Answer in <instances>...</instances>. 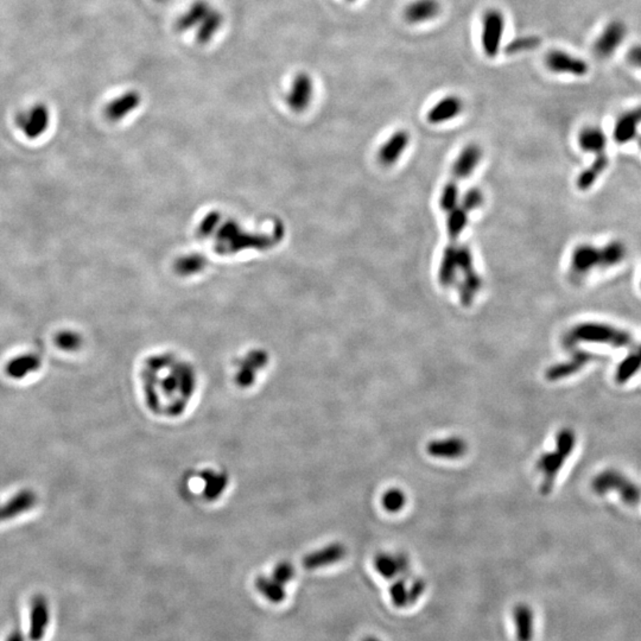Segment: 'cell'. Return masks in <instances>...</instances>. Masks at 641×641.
<instances>
[{
    "instance_id": "cell-2",
    "label": "cell",
    "mask_w": 641,
    "mask_h": 641,
    "mask_svg": "<svg viewBox=\"0 0 641 641\" xmlns=\"http://www.w3.org/2000/svg\"><path fill=\"white\" fill-rule=\"evenodd\" d=\"M505 32V16L498 8H488L482 16L481 45L489 59L498 56Z\"/></svg>"
},
{
    "instance_id": "cell-21",
    "label": "cell",
    "mask_w": 641,
    "mask_h": 641,
    "mask_svg": "<svg viewBox=\"0 0 641 641\" xmlns=\"http://www.w3.org/2000/svg\"><path fill=\"white\" fill-rule=\"evenodd\" d=\"M470 212L465 209V207H455L454 209L448 212V220H446V227H448V236H449V244L456 245L458 236L463 232L467 222H468V214Z\"/></svg>"
},
{
    "instance_id": "cell-32",
    "label": "cell",
    "mask_w": 641,
    "mask_h": 641,
    "mask_svg": "<svg viewBox=\"0 0 641 641\" xmlns=\"http://www.w3.org/2000/svg\"><path fill=\"white\" fill-rule=\"evenodd\" d=\"M556 444H557V450H558L559 453L564 455L566 458H568V455L574 449V432H571V430H562V432H559L558 435H557Z\"/></svg>"
},
{
    "instance_id": "cell-28",
    "label": "cell",
    "mask_w": 641,
    "mask_h": 641,
    "mask_svg": "<svg viewBox=\"0 0 641 641\" xmlns=\"http://www.w3.org/2000/svg\"><path fill=\"white\" fill-rule=\"evenodd\" d=\"M540 44V39L536 36H523L518 37L506 45L505 53L508 55H515V54L527 53L537 49V47Z\"/></svg>"
},
{
    "instance_id": "cell-10",
    "label": "cell",
    "mask_w": 641,
    "mask_h": 641,
    "mask_svg": "<svg viewBox=\"0 0 641 641\" xmlns=\"http://www.w3.org/2000/svg\"><path fill=\"white\" fill-rule=\"evenodd\" d=\"M374 568L384 578L392 580L397 575H409L410 562L403 554L397 556L379 554L375 556Z\"/></svg>"
},
{
    "instance_id": "cell-25",
    "label": "cell",
    "mask_w": 641,
    "mask_h": 641,
    "mask_svg": "<svg viewBox=\"0 0 641 641\" xmlns=\"http://www.w3.org/2000/svg\"><path fill=\"white\" fill-rule=\"evenodd\" d=\"M135 105V97L132 94H126L121 98L116 99L114 102L109 104V107L106 109V114L109 119L118 121L126 114L130 109H133Z\"/></svg>"
},
{
    "instance_id": "cell-29",
    "label": "cell",
    "mask_w": 641,
    "mask_h": 641,
    "mask_svg": "<svg viewBox=\"0 0 641 641\" xmlns=\"http://www.w3.org/2000/svg\"><path fill=\"white\" fill-rule=\"evenodd\" d=\"M381 503H383L384 508L387 512L397 513L405 506L406 496L404 494V492L398 489V488H392V489L385 492V494L383 495V499H381Z\"/></svg>"
},
{
    "instance_id": "cell-12",
    "label": "cell",
    "mask_w": 641,
    "mask_h": 641,
    "mask_svg": "<svg viewBox=\"0 0 641 641\" xmlns=\"http://www.w3.org/2000/svg\"><path fill=\"white\" fill-rule=\"evenodd\" d=\"M410 135L404 130L394 132L379 150V161L383 165L396 164L409 145Z\"/></svg>"
},
{
    "instance_id": "cell-38",
    "label": "cell",
    "mask_w": 641,
    "mask_h": 641,
    "mask_svg": "<svg viewBox=\"0 0 641 641\" xmlns=\"http://www.w3.org/2000/svg\"><path fill=\"white\" fill-rule=\"evenodd\" d=\"M364 641H381V640H379L378 637H365Z\"/></svg>"
},
{
    "instance_id": "cell-19",
    "label": "cell",
    "mask_w": 641,
    "mask_h": 641,
    "mask_svg": "<svg viewBox=\"0 0 641 641\" xmlns=\"http://www.w3.org/2000/svg\"><path fill=\"white\" fill-rule=\"evenodd\" d=\"M41 367V359L35 354L16 356L6 366V373L16 379L24 378Z\"/></svg>"
},
{
    "instance_id": "cell-6",
    "label": "cell",
    "mask_w": 641,
    "mask_h": 641,
    "mask_svg": "<svg viewBox=\"0 0 641 641\" xmlns=\"http://www.w3.org/2000/svg\"><path fill=\"white\" fill-rule=\"evenodd\" d=\"M626 31V27L623 22L615 20L609 23L594 44L595 55L600 59L611 56L625 39Z\"/></svg>"
},
{
    "instance_id": "cell-27",
    "label": "cell",
    "mask_w": 641,
    "mask_h": 641,
    "mask_svg": "<svg viewBox=\"0 0 641 641\" xmlns=\"http://www.w3.org/2000/svg\"><path fill=\"white\" fill-rule=\"evenodd\" d=\"M458 181L454 180L450 177L449 182L443 188L442 194L439 197V206L442 208L443 212H450L458 206Z\"/></svg>"
},
{
    "instance_id": "cell-7",
    "label": "cell",
    "mask_w": 641,
    "mask_h": 641,
    "mask_svg": "<svg viewBox=\"0 0 641 641\" xmlns=\"http://www.w3.org/2000/svg\"><path fill=\"white\" fill-rule=\"evenodd\" d=\"M50 623L49 604L43 595H36L31 602L30 630L31 641H41L44 637Z\"/></svg>"
},
{
    "instance_id": "cell-23",
    "label": "cell",
    "mask_w": 641,
    "mask_h": 641,
    "mask_svg": "<svg viewBox=\"0 0 641 641\" xmlns=\"http://www.w3.org/2000/svg\"><path fill=\"white\" fill-rule=\"evenodd\" d=\"M588 360V354H585V353L583 352H578L576 353V355L573 358V360L570 361V362L557 365V366H554V367L550 368V370L547 372V378H548L549 380H557V379L564 378V377L571 375L574 372L578 371V368H581Z\"/></svg>"
},
{
    "instance_id": "cell-14",
    "label": "cell",
    "mask_w": 641,
    "mask_h": 641,
    "mask_svg": "<svg viewBox=\"0 0 641 641\" xmlns=\"http://www.w3.org/2000/svg\"><path fill=\"white\" fill-rule=\"evenodd\" d=\"M515 637L518 641H532L535 637L536 616L529 604H519L513 609Z\"/></svg>"
},
{
    "instance_id": "cell-34",
    "label": "cell",
    "mask_w": 641,
    "mask_h": 641,
    "mask_svg": "<svg viewBox=\"0 0 641 641\" xmlns=\"http://www.w3.org/2000/svg\"><path fill=\"white\" fill-rule=\"evenodd\" d=\"M293 576V566H290L289 563H281L279 566H276V569L274 571V578H274V581L278 582L279 585H284L288 582H290Z\"/></svg>"
},
{
    "instance_id": "cell-31",
    "label": "cell",
    "mask_w": 641,
    "mask_h": 641,
    "mask_svg": "<svg viewBox=\"0 0 641 641\" xmlns=\"http://www.w3.org/2000/svg\"><path fill=\"white\" fill-rule=\"evenodd\" d=\"M390 597L392 604L397 608H405L409 604V585L399 578L391 585Z\"/></svg>"
},
{
    "instance_id": "cell-16",
    "label": "cell",
    "mask_w": 641,
    "mask_h": 641,
    "mask_svg": "<svg viewBox=\"0 0 641 641\" xmlns=\"http://www.w3.org/2000/svg\"><path fill=\"white\" fill-rule=\"evenodd\" d=\"M566 458V456L561 454L557 450L555 453H547V454L542 455L537 462V468L544 475L542 491L545 494L551 491L554 481L558 474L559 469L562 468L563 462Z\"/></svg>"
},
{
    "instance_id": "cell-9",
    "label": "cell",
    "mask_w": 641,
    "mask_h": 641,
    "mask_svg": "<svg viewBox=\"0 0 641 641\" xmlns=\"http://www.w3.org/2000/svg\"><path fill=\"white\" fill-rule=\"evenodd\" d=\"M463 102L456 95H448L441 99L427 112V119L430 124H442L451 121L462 112Z\"/></svg>"
},
{
    "instance_id": "cell-1",
    "label": "cell",
    "mask_w": 641,
    "mask_h": 641,
    "mask_svg": "<svg viewBox=\"0 0 641 641\" xmlns=\"http://www.w3.org/2000/svg\"><path fill=\"white\" fill-rule=\"evenodd\" d=\"M578 341L597 342V343H609L615 347H621L630 343V335L625 331L615 329L613 326L606 324H597V323H585L581 326H575L570 331L566 343L569 347Z\"/></svg>"
},
{
    "instance_id": "cell-37",
    "label": "cell",
    "mask_w": 641,
    "mask_h": 641,
    "mask_svg": "<svg viewBox=\"0 0 641 641\" xmlns=\"http://www.w3.org/2000/svg\"><path fill=\"white\" fill-rule=\"evenodd\" d=\"M6 641H25V639H24V635H23L20 630H15V632H12V633L8 635V640Z\"/></svg>"
},
{
    "instance_id": "cell-20",
    "label": "cell",
    "mask_w": 641,
    "mask_h": 641,
    "mask_svg": "<svg viewBox=\"0 0 641 641\" xmlns=\"http://www.w3.org/2000/svg\"><path fill=\"white\" fill-rule=\"evenodd\" d=\"M578 144L585 151L601 154H604L607 140H606V135L600 128H587L580 133Z\"/></svg>"
},
{
    "instance_id": "cell-4",
    "label": "cell",
    "mask_w": 641,
    "mask_h": 641,
    "mask_svg": "<svg viewBox=\"0 0 641 641\" xmlns=\"http://www.w3.org/2000/svg\"><path fill=\"white\" fill-rule=\"evenodd\" d=\"M456 267L458 271H461L465 277L460 289V296L463 305L468 307L472 304L477 291L480 290L482 281L477 271L474 270L472 252L467 245H462L456 250Z\"/></svg>"
},
{
    "instance_id": "cell-8",
    "label": "cell",
    "mask_w": 641,
    "mask_h": 641,
    "mask_svg": "<svg viewBox=\"0 0 641 641\" xmlns=\"http://www.w3.org/2000/svg\"><path fill=\"white\" fill-rule=\"evenodd\" d=\"M571 267L575 274L583 276L595 267H604L602 250L590 245H581L574 251Z\"/></svg>"
},
{
    "instance_id": "cell-30",
    "label": "cell",
    "mask_w": 641,
    "mask_h": 641,
    "mask_svg": "<svg viewBox=\"0 0 641 641\" xmlns=\"http://www.w3.org/2000/svg\"><path fill=\"white\" fill-rule=\"evenodd\" d=\"M602 250V257H604V267H613L615 264L620 263L625 255H626V250H625V246H623L621 243H611V244L606 245Z\"/></svg>"
},
{
    "instance_id": "cell-24",
    "label": "cell",
    "mask_w": 641,
    "mask_h": 641,
    "mask_svg": "<svg viewBox=\"0 0 641 641\" xmlns=\"http://www.w3.org/2000/svg\"><path fill=\"white\" fill-rule=\"evenodd\" d=\"M255 588L262 592L264 597L272 604H281L286 597L283 585L274 581V578H258L255 581Z\"/></svg>"
},
{
    "instance_id": "cell-18",
    "label": "cell",
    "mask_w": 641,
    "mask_h": 641,
    "mask_svg": "<svg viewBox=\"0 0 641 641\" xmlns=\"http://www.w3.org/2000/svg\"><path fill=\"white\" fill-rule=\"evenodd\" d=\"M346 555V550L342 545L334 544L330 545L328 548L323 549L321 551L315 552L312 555L307 556L304 559L303 564L307 566V569H317L321 566H330L341 561Z\"/></svg>"
},
{
    "instance_id": "cell-26",
    "label": "cell",
    "mask_w": 641,
    "mask_h": 641,
    "mask_svg": "<svg viewBox=\"0 0 641 641\" xmlns=\"http://www.w3.org/2000/svg\"><path fill=\"white\" fill-rule=\"evenodd\" d=\"M59 348L66 352H75L83 346V336L75 330H61L55 338Z\"/></svg>"
},
{
    "instance_id": "cell-39",
    "label": "cell",
    "mask_w": 641,
    "mask_h": 641,
    "mask_svg": "<svg viewBox=\"0 0 641 641\" xmlns=\"http://www.w3.org/2000/svg\"><path fill=\"white\" fill-rule=\"evenodd\" d=\"M639 144H640V147H641V138H640V142H639Z\"/></svg>"
},
{
    "instance_id": "cell-22",
    "label": "cell",
    "mask_w": 641,
    "mask_h": 641,
    "mask_svg": "<svg viewBox=\"0 0 641 641\" xmlns=\"http://www.w3.org/2000/svg\"><path fill=\"white\" fill-rule=\"evenodd\" d=\"M608 166V158L604 154H597V159L592 163V166L585 170L583 173L578 176V187L581 190H587L592 187V184L597 182V178L604 173V169Z\"/></svg>"
},
{
    "instance_id": "cell-17",
    "label": "cell",
    "mask_w": 641,
    "mask_h": 641,
    "mask_svg": "<svg viewBox=\"0 0 641 641\" xmlns=\"http://www.w3.org/2000/svg\"><path fill=\"white\" fill-rule=\"evenodd\" d=\"M641 124V107L632 109L620 116L615 125L614 139L619 144L630 142L637 135V128Z\"/></svg>"
},
{
    "instance_id": "cell-13",
    "label": "cell",
    "mask_w": 641,
    "mask_h": 641,
    "mask_svg": "<svg viewBox=\"0 0 641 641\" xmlns=\"http://www.w3.org/2000/svg\"><path fill=\"white\" fill-rule=\"evenodd\" d=\"M441 13L439 0H415L404 10V18L410 24H422L436 18Z\"/></svg>"
},
{
    "instance_id": "cell-35",
    "label": "cell",
    "mask_w": 641,
    "mask_h": 641,
    "mask_svg": "<svg viewBox=\"0 0 641 641\" xmlns=\"http://www.w3.org/2000/svg\"><path fill=\"white\" fill-rule=\"evenodd\" d=\"M425 582L422 580V578H416L411 582V585H409V604H416L417 601L420 600V597L423 595L424 592H425Z\"/></svg>"
},
{
    "instance_id": "cell-15",
    "label": "cell",
    "mask_w": 641,
    "mask_h": 641,
    "mask_svg": "<svg viewBox=\"0 0 641 641\" xmlns=\"http://www.w3.org/2000/svg\"><path fill=\"white\" fill-rule=\"evenodd\" d=\"M482 151L480 147L475 144H470L465 147L458 154V159L455 161L451 170V178L460 181L468 177L472 173V170L477 168V165L480 161Z\"/></svg>"
},
{
    "instance_id": "cell-5",
    "label": "cell",
    "mask_w": 641,
    "mask_h": 641,
    "mask_svg": "<svg viewBox=\"0 0 641 641\" xmlns=\"http://www.w3.org/2000/svg\"><path fill=\"white\" fill-rule=\"evenodd\" d=\"M545 63L549 71L557 74L583 76L588 73L589 69L588 64L585 60L561 50H554L549 53L545 59Z\"/></svg>"
},
{
    "instance_id": "cell-3",
    "label": "cell",
    "mask_w": 641,
    "mask_h": 641,
    "mask_svg": "<svg viewBox=\"0 0 641 641\" xmlns=\"http://www.w3.org/2000/svg\"><path fill=\"white\" fill-rule=\"evenodd\" d=\"M50 111L44 104H36L19 112L16 116V126L28 139L41 138L49 128Z\"/></svg>"
},
{
    "instance_id": "cell-33",
    "label": "cell",
    "mask_w": 641,
    "mask_h": 641,
    "mask_svg": "<svg viewBox=\"0 0 641 641\" xmlns=\"http://www.w3.org/2000/svg\"><path fill=\"white\" fill-rule=\"evenodd\" d=\"M482 202H484V195H482V193H481L479 189H477V188H472V189H469L467 194H465L461 204L465 207V209L468 210V212H472V210L477 209V207L481 206Z\"/></svg>"
},
{
    "instance_id": "cell-11",
    "label": "cell",
    "mask_w": 641,
    "mask_h": 641,
    "mask_svg": "<svg viewBox=\"0 0 641 641\" xmlns=\"http://www.w3.org/2000/svg\"><path fill=\"white\" fill-rule=\"evenodd\" d=\"M467 443L460 437L436 439L427 444V453L432 458L456 460L467 453Z\"/></svg>"
},
{
    "instance_id": "cell-36",
    "label": "cell",
    "mask_w": 641,
    "mask_h": 641,
    "mask_svg": "<svg viewBox=\"0 0 641 641\" xmlns=\"http://www.w3.org/2000/svg\"><path fill=\"white\" fill-rule=\"evenodd\" d=\"M628 62L634 67L641 68V45H635L627 55Z\"/></svg>"
}]
</instances>
